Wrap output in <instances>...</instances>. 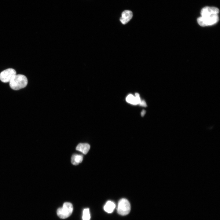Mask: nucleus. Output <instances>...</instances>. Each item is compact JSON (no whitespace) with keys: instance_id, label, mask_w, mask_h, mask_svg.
<instances>
[{"instance_id":"nucleus-3","label":"nucleus","mask_w":220,"mask_h":220,"mask_svg":"<svg viewBox=\"0 0 220 220\" xmlns=\"http://www.w3.org/2000/svg\"><path fill=\"white\" fill-rule=\"evenodd\" d=\"M219 20L218 14L209 16H201L197 20L198 24L201 26L204 27L212 25L217 23Z\"/></svg>"},{"instance_id":"nucleus-9","label":"nucleus","mask_w":220,"mask_h":220,"mask_svg":"<svg viewBox=\"0 0 220 220\" xmlns=\"http://www.w3.org/2000/svg\"><path fill=\"white\" fill-rule=\"evenodd\" d=\"M116 207L115 203L111 201H107L104 207V210L108 213H111Z\"/></svg>"},{"instance_id":"nucleus-11","label":"nucleus","mask_w":220,"mask_h":220,"mask_svg":"<svg viewBox=\"0 0 220 220\" xmlns=\"http://www.w3.org/2000/svg\"><path fill=\"white\" fill-rule=\"evenodd\" d=\"M90 214L89 208H86L83 210V220H90Z\"/></svg>"},{"instance_id":"nucleus-14","label":"nucleus","mask_w":220,"mask_h":220,"mask_svg":"<svg viewBox=\"0 0 220 220\" xmlns=\"http://www.w3.org/2000/svg\"><path fill=\"white\" fill-rule=\"evenodd\" d=\"M145 113H146V111L144 110H143L142 111V112H141V116H142V117L143 116L145 115Z\"/></svg>"},{"instance_id":"nucleus-5","label":"nucleus","mask_w":220,"mask_h":220,"mask_svg":"<svg viewBox=\"0 0 220 220\" xmlns=\"http://www.w3.org/2000/svg\"><path fill=\"white\" fill-rule=\"evenodd\" d=\"M16 74L15 70L9 68L5 70L0 73V80L3 82H9L13 77Z\"/></svg>"},{"instance_id":"nucleus-6","label":"nucleus","mask_w":220,"mask_h":220,"mask_svg":"<svg viewBox=\"0 0 220 220\" xmlns=\"http://www.w3.org/2000/svg\"><path fill=\"white\" fill-rule=\"evenodd\" d=\"M219 12V9L217 7L206 6L201 9L200 13L201 16H206L218 14Z\"/></svg>"},{"instance_id":"nucleus-4","label":"nucleus","mask_w":220,"mask_h":220,"mask_svg":"<svg viewBox=\"0 0 220 220\" xmlns=\"http://www.w3.org/2000/svg\"><path fill=\"white\" fill-rule=\"evenodd\" d=\"M130 203L127 199L123 198L119 200L117 208V211L119 214L126 215L130 212Z\"/></svg>"},{"instance_id":"nucleus-7","label":"nucleus","mask_w":220,"mask_h":220,"mask_svg":"<svg viewBox=\"0 0 220 220\" xmlns=\"http://www.w3.org/2000/svg\"><path fill=\"white\" fill-rule=\"evenodd\" d=\"M133 16L132 11L129 10H125L122 13L121 16L120 20L123 24H125L129 22Z\"/></svg>"},{"instance_id":"nucleus-8","label":"nucleus","mask_w":220,"mask_h":220,"mask_svg":"<svg viewBox=\"0 0 220 220\" xmlns=\"http://www.w3.org/2000/svg\"><path fill=\"white\" fill-rule=\"evenodd\" d=\"M90 148V145L86 143H81L77 146L76 149L84 154L87 153Z\"/></svg>"},{"instance_id":"nucleus-12","label":"nucleus","mask_w":220,"mask_h":220,"mask_svg":"<svg viewBox=\"0 0 220 220\" xmlns=\"http://www.w3.org/2000/svg\"><path fill=\"white\" fill-rule=\"evenodd\" d=\"M127 102L134 105H136L135 97L132 94L129 95L126 98Z\"/></svg>"},{"instance_id":"nucleus-2","label":"nucleus","mask_w":220,"mask_h":220,"mask_svg":"<svg viewBox=\"0 0 220 220\" xmlns=\"http://www.w3.org/2000/svg\"><path fill=\"white\" fill-rule=\"evenodd\" d=\"M73 211L72 204L69 202L64 203L61 207L58 208L57 214L58 217L62 219H65L69 217L72 214Z\"/></svg>"},{"instance_id":"nucleus-13","label":"nucleus","mask_w":220,"mask_h":220,"mask_svg":"<svg viewBox=\"0 0 220 220\" xmlns=\"http://www.w3.org/2000/svg\"><path fill=\"white\" fill-rule=\"evenodd\" d=\"M140 106L146 107L147 106V104L145 101L144 100H141L139 104Z\"/></svg>"},{"instance_id":"nucleus-10","label":"nucleus","mask_w":220,"mask_h":220,"mask_svg":"<svg viewBox=\"0 0 220 220\" xmlns=\"http://www.w3.org/2000/svg\"><path fill=\"white\" fill-rule=\"evenodd\" d=\"M83 159L82 155L74 154L71 157V162L74 165H77L82 162Z\"/></svg>"},{"instance_id":"nucleus-1","label":"nucleus","mask_w":220,"mask_h":220,"mask_svg":"<svg viewBox=\"0 0 220 220\" xmlns=\"http://www.w3.org/2000/svg\"><path fill=\"white\" fill-rule=\"evenodd\" d=\"M28 82V79L25 76L16 74L9 82V86L12 89L18 90L25 87Z\"/></svg>"}]
</instances>
